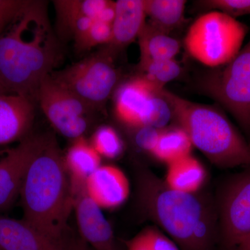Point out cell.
I'll return each mask as SVG.
<instances>
[{
  "label": "cell",
  "mask_w": 250,
  "mask_h": 250,
  "mask_svg": "<svg viewBox=\"0 0 250 250\" xmlns=\"http://www.w3.org/2000/svg\"><path fill=\"white\" fill-rule=\"evenodd\" d=\"M61 59L47 15V3L29 1L0 36V85L8 93L37 102L42 81Z\"/></svg>",
  "instance_id": "6da1fadb"
},
{
  "label": "cell",
  "mask_w": 250,
  "mask_h": 250,
  "mask_svg": "<svg viewBox=\"0 0 250 250\" xmlns=\"http://www.w3.org/2000/svg\"><path fill=\"white\" fill-rule=\"evenodd\" d=\"M141 209L181 250H213L219 235L215 199L202 191L190 194L170 188L152 170H136Z\"/></svg>",
  "instance_id": "7a4b0ae2"
},
{
  "label": "cell",
  "mask_w": 250,
  "mask_h": 250,
  "mask_svg": "<svg viewBox=\"0 0 250 250\" xmlns=\"http://www.w3.org/2000/svg\"><path fill=\"white\" fill-rule=\"evenodd\" d=\"M20 195L22 220L54 241L64 242L74 197L64 156L54 137L49 136L31 161Z\"/></svg>",
  "instance_id": "3957f363"
},
{
  "label": "cell",
  "mask_w": 250,
  "mask_h": 250,
  "mask_svg": "<svg viewBox=\"0 0 250 250\" xmlns=\"http://www.w3.org/2000/svg\"><path fill=\"white\" fill-rule=\"evenodd\" d=\"M170 104L176 125L187 133L192 146L220 168L250 167V147L228 117L213 106L189 101L161 90Z\"/></svg>",
  "instance_id": "277c9868"
},
{
  "label": "cell",
  "mask_w": 250,
  "mask_h": 250,
  "mask_svg": "<svg viewBox=\"0 0 250 250\" xmlns=\"http://www.w3.org/2000/svg\"><path fill=\"white\" fill-rule=\"evenodd\" d=\"M248 28L218 11L197 18L188 31L184 45L188 53L206 66L226 65L241 51Z\"/></svg>",
  "instance_id": "5b68a950"
},
{
  "label": "cell",
  "mask_w": 250,
  "mask_h": 250,
  "mask_svg": "<svg viewBox=\"0 0 250 250\" xmlns=\"http://www.w3.org/2000/svg\"><path fill=\"white\" fill-rule=\"evenodd\" d=\"M202 88L250 130V40L226 65L204 77Z\"/></svg>",
  "instance_id": "8992f818"
},
{
  "label": "cell",
  "mask_w": 250,
  "mask_h": 250,
  "mask_svg": "<svg viewBox=\"0 0 250 250\" xmlns=\"http://www.w3.org/2000/svg\"><path fill=\"white\" fill-rule=\"evenodd\" d=\"M106 49L59 72L51 78L92 108H100L116 88L118 72Z\"/></svg>",
  "instance_id": "52a82bcc"
},
{
  "label": "cell",
  "mask_w": 250,
  "mask_h": 250,
  "mask_svg": "<svg viewBox=\"0 0 250 250\" xmlns=\"http://www.w3.org/2000/svg\"><path fill=\"white\" fill-rule=\"evenodd\" d=\"M215 201L220 239L233 250L250 234V167L229 179Z\"/></svg>",
  "instance_id": "ba28073f"
},
{
  "label": "cell",
  "mask_w": 250,
  "mask_h": 250,
  "mask_svg": "<svg viewBox=\"0 0 250 250\" xmlns=\"http://www.w3.org/2000/svg\"><path fill=\"white\" fill-rule=\"evenodd\" d=\"M37 102L54 129L68 139L84 137L94 108L54 82L50 75L42 81Z\"/></svg>",
  "instance_id": "9c48e42d"
},
{
  "label": "cell",
  "mask_w": 250,
  "mask_h": 250,
  "mask_svg": "<svg viewBox=\"0 0 250 250\" xmlns=\"http://www.w3.org/2000/svg\"><path fill=\"white\" fill-rule=\"evenodd\" d=\"M48 138L41 135L28 136L16 147L8 149L0 159V209L9 207L20 194L29 164Z\"/></svg>",
  "instance_id": "30bf717a"
},
{
  "label": "cell",
  "mask_w": 250,
  "mask_h": 250,
  "mask_svg": "<svg viewBox=\"0 0 250 250\" xmlns=\"http://www.w3.org/2000/svg\"><path fill=\"white\" fill-rule=\"evenodd\" d=\"M74 210L82 239L94 250H119L111 225L85 189L74 197Z\"/></svg>",
  "instance_id": "8fae6325"
},
{
  "label": "cell",
  "mask_w": 250,
  "mask_h": 250,
  "mask_svg": "<svg viewBox=\"0 0 250 250\" xmlns=\"http://www.w3.org/2000/svg\"><path fill=\"white\" fill-rule=\"evenodd\" d=\"M85 191L101 209H114L129 198V179L117 166L102 165L87 179Z\"/></svg>",
  "instance_id": "7c38bea8"
},
{
  "label": "cell",
  "mask_w": 250,
  "mask_h": 250,
  "mask_svg": "<svg viewBox=\"0 0 250 250\" xmlns=\"http://www.w3.org/2000/svg\"><path fill=\"white\" fill-rule=\"evenodd\" d=\"M156 90L141 75L125 82L114 95L116 118L123 125L135 130L143 126L148 104Z\"/></svg>",
  "instance_id": "4fadbf2b"
},
{
  "label": "cell",
  "mask_w": 250,
  "mask_h": 250,
  "mask_svg": "<svg viewBox=\"0 0 250 250\" xmlns=\"http://www.w3.org/2000/svg\"><path fill=\"white\" fill-rule=\"evenodd\" d=\"M34 116V103L14 94L0 96V146L24 139Z\"/></svg>",
  "instance_id": "5bb4252c"
},
{
  "label": "cell",
  "mask_w": 250,
  "mask_h": 250,
  "mask_svg": "<svg viewBox=\"0 0 250 250\" xmlns=\"http://www.w3.org/2000/svg\"><path fill=\"white\" fill-rule=\"evenodd\" d=\"M0 247L3 250H67L64 242L54 241L24 220L0 216Z\"/></svg>",
  "instance_id": "9a60e30c"
},
{
  "label": "cell",
  "mask_w": 250,
  "mask_h": 250,
  "mask_svg": "<svg viewBox=\"0 0 250 250\" xmlns=\"http://www.w3.org/2000/svg\"><path fill=\"white\" fill-rule=\"evenodd\" d=\"M144 0H118L112 23L113 36L106 50L113 55L137 39L146 24Z\"/></svg>",
  "instance_id": "2e32d148"
},
{
  "label": "cell",
  "mask_w": 250,
  "mask_h": 250,
  "mask_svg": "<svg viewBox=\"0 0 250 250\" xmlns=\"http://www.w3.org/2000/svg\"><path fill=\"white\" fill-rule=\"evenodd\" d=\"M102 157L84 137L74 140L64 156L73 197L85 189L87 179L102 166Z\"/></svg>",
  "instance_id": "e0dca14e"
},
{
  "label": "cell",
  "mask_w": 250,
  "mask_h": 250,
  "mask_svg": "<svg viewBox=\"0 0 250 250\" xmlns=\"http://www.w3.org/2000/svg\"><path fill=\"white\" fill-rule=\"evenodd\" d=\"M167 166L164 181L170 188L190 194L201 191L207 172L196 158L190 154Z\"/></svg>",
  "instance_id": "ac0fdd59"
},
{
  "label": "cell",
  "mask_w": 250,
  "mask_h": 250,
  "mask_svg": "<svg viewBox=\"0 0 250 250\" xmlns=\"http://www.w3.org/2000/svg\"><path fill=\"white\" fill-rule=\"evenodd\" d=\"M138 39L141 52L139 67L152 61L174 59L180 51L178 40L150 22L146 23Z\"/></svg>",
  "instance_id": "d6986e66"
},
{
  "label": "cell",
  "mask_w": 250,
  "mask_h": 250,
  "mask_svg": "<svg viewBox=\"0 0 250 250\" xmlns=\"http://www.w3.org/2000/svg\"><path fill=\"white\" fill-rule=\"evenodd\" d=\"M192 147L193 146L187 133L175 125L161 129L157 145L151 156L168 166L190 155Z\"/></svg>",
  "instance_id": "ffe728a7"
},
{
  "label": "cell",
  "mask_w": 250,
  "mask_h": 250,
  "mask_svg": "<svg viewBox=\"0 0 250 250\" xmlns=\"http://www.w3.org/2000/svg\"><path fill=\"white\" fill-rule=\"evenodd\" d=\"M187 2L184 0H144L145 11L153 26L169 34L183 22Z\"/></svg>",
  "instance_id": "44dd1931"
},
{
  "label": "cell",
  "mask_w": 250,
  "mask_h": 250,
  "mask_svg": "<svg viewBox=\"0 0 250 250\" xmlns=\"http://www.w3.org/2000/svg\"><path fill=\"white\" fill-rule=\"evenodd\" d=\"M141 76L158 91L180 75L182 67L175 59L152 61L139 67Z\"/></svg>",
  "instance_id": "7402d4cb"
},
{
  "label": "cell",
  "mask_w": 250,
  "mask_h": 250,
  "mask_svg": "<svg viewBox=\"0 0 250 250\" xmlns=\"http://www.w3.org/2000/svg\"><path fill=\"white\" fill-rule=\"evenodd\" d=\"M126 250H181L165 233L156 227L143 229L126 243Z\"/></svg>",
  "instance_id": "603a6c76"
},
{
  "label": "cell",
  "mask_w": 250,
  "mask_h": 250,
  "mask_svg": "<svg viewBox=\"0 0 250 250\" xmlns=\"http://www.w3.org/2000/svg\"><path fill=\"white\" fill-rule=\"evenodd\" d=\"M90 144L101 157L115 159L124 151V143L121 136L112 126H100L94 132Z\"/></svg>",
  "instance_id": "cb8c5ba5"
},
{
  "label": "cell",
  "mask_w": 250,
  "mask_h": 250,
  "mask_svg": "<svg viewBox=\"0 0 250 250\" xmlns=\"http://www.w3.org/2000/svg\"><path fill=\"white\" fill-rule=\"evenodd\" d=\"M172 120H173V113L170 104L161 95V91L156 92L148 104L143 119V126L164 129L167 127Z\"/></svg>",
  "instance_id": "d4e9b609"
},
{
  "label": "cell",
  "mask_w": 250,
  "mask_h": 250,
  "mask_svg": "<svg viewBox=\"0 0 250 250\" xmlns=\"http://www.w3.org/2000/svg\"><path fill=\"white\" fill-rule=\"evenodd\" d=\"M112 24L95 21L86 32L75 40V43L77 48L86 50L95 46L108 45L112 40Z\"/></svg>",
  "instance_id": "484cf974"
},
{
  "label": "cell",
  "mask_w": 250,
  "mask_h": 250,
  "mask_svg": "<svg viewBox=\"0 0 250 250\" xmlns=\"http://www.w3.org/2000/svg\"><path fill=\"white\" fill-rule=\"evenodd\" d=\"M198 4L203 9L220 11L235 19L250 16V0H206Z\"/></svg>",
  "instance_id": "4316f807"
},
{
  "label": "cell",
  "mask_w": 250,
  "mask_h": 250,
  "mask_svg": "<svg viewBox=\"0 0 250 250\" xmlns=\"http://www.w3.org/2000/svg\"><path fill=\"white\" fill-rule=\"evenodd\" d=\"M27 0H0V36L25 9Z\"/></svg>",
  "instance_id": "83f0119b"
},
{
  "label": "cell",
  "mask_w": 250,
  "mask_h": 250,
  "mask_svg": "<svg viewBox=\"0 0 250 250\" xmlns=\"http://www.w3.org/2000/svg\"><path fill=\"white\" fill-rule=\"evenodd\" d=\"M161 131V129L149 126H144L135 129V143L136 146L143 152L151 155L157 145Z\"/></svg>",
  "instance_id": "f1b7e54d"
},
{
  "label": "cell",
  "mask_w": 250,
  "mask_h": 250,
  "mask_svg": "<svg viewBox=\"0 0 250 250\" xmlns=\"http://www.w3.org/2000/svg\"><path fill=\"white\" fill-rule=\"evenodd\" d=\"M67 250H90L88 245L84 241L80 238L76 241H72L68 245Z\"/></svg>",
  "instance_id": "f546056e"
},
{
  "label": "cell",
  "mask_w": 250,
  "mask_h": 250,
  "mask_svg": "<svg viewBox=\"0 0 250 250\" xmlns=\"http://www.w3.org/2000/svg\"><path fill=\"white\" fill-rule=\"evenodd\" d=\"M233 250H250V234L246 236Z\"/></svg>",
  "instance_id": "4dcf8cb0"
},
{
  "label": "cell",
  "mask_w": 250,
  "mask_h": 250,
  "mask_svg": "<svg viewBox=\"0 0 250 250\" xmlns=\"http://www.w3.org/2000/svg\"><path fill=\"white\" fill-rule=\"evenodd\" d=\"M5 94H9L7 92H6V90L4 89V88H3L2 86H1V85H0V96H1V95H5Z\"/></svg>",
  "instance_id": "1f68e13d"
},
{
  "label": "cell",
  "mask_w": 250,
  "mask_h": 250,
  "mask_svg": "<svg viewBox=\"0 0 250 250\" xmlns=\"http://www.w3.org/2000/svg\"><path fill=\"white\" fill-rule=\"evenodd\" d=\"M8 149H0V156L3 155V154H6L7 152Z\"/></svg>",
  "instance_id": "d6a6232c"
},
{
  "label": "cell",
  "mask_w": 250,
  "mask_h": 250,
  "mask_svg": "<svg viewBox=\"0 0 250 250\" xmlns=\"http://www.w3.org/2000/svg\"><path fill=\"white\" fill-rule=\"evenodd\" d=\"M0 250H3L2 249H1V247H0Z\"/></svg>",
  "instance_id": "836d02e7"
},
{
  "label": "cell",
  "mask_w": 250,
  "mask_h": 250,
  "mask_svg": "<svg viewBox=\"0 0 250 250\" xmlns=\"http://www.w3.org/2000/svg\"><path fill=\"white\" fill-rule=\"evenodd\" d=\"M249 143V145H250V143Z\"/></svg>",
  "instance_id": "e575fe53"
}]
</instances>
